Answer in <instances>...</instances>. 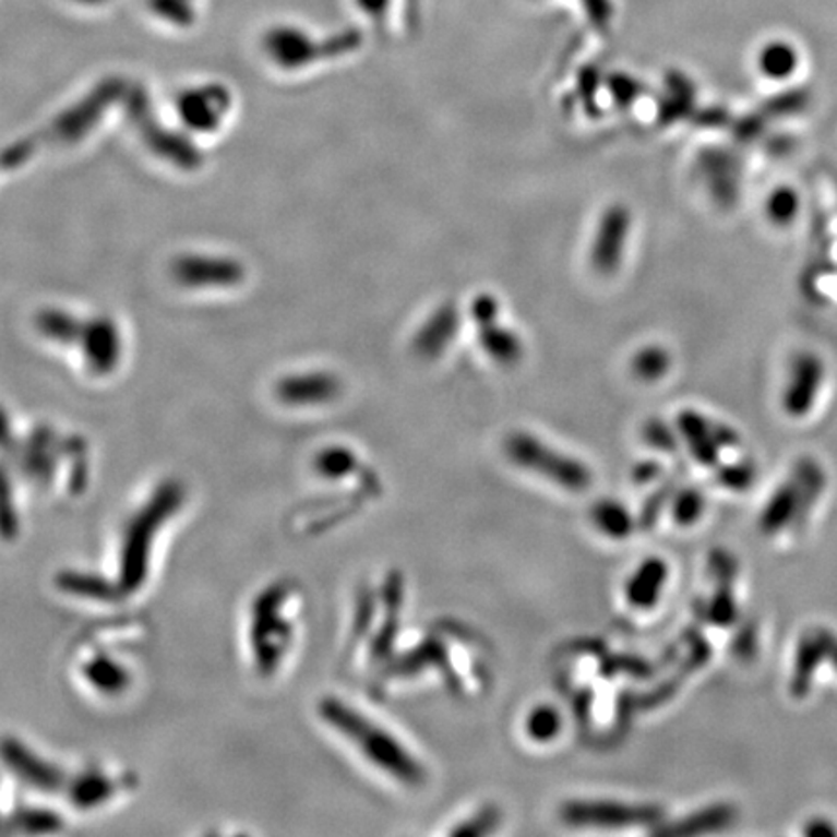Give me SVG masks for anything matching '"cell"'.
<instances>
[{"instance_id": "cell-24", "label": "cell", "mask_w": 837, "mask_h": 837, "mask_svg": "<svg viewBox=\"0 0 837 837\" xmlns=\"http://www.w3.org/2000/svg\"><path fill=\"white\" fill-rule=\"evenodd\" d=\"M804 832L811 834V836H818V834H834V828L828 826V822L816 821L814 824H811L809 828L804 829Z\"/></svg>"}, {"instance_id": "cell-15", "label": "cell", "mask_w": 837, "mask_h": 837, "mask_svg": "<svg viewBox=\"0 0 837 837\" xmlns=\"http://www.w3.org/2000/svg\"><path fill=\"white\" fill-rule=\"evenodd\" d=\"M316 469L322 477L342 479L357 469V458L347 449H328L319 454Z\"/></svg>"}, {"instance_id": "cell-6", "label": "cell", "mask_w": 837, "mask_h": 837, "mask_svg": "<svg viewBox=\"0 0 837 837\" xmlns=\"http://www.w3.org/2000/svg\"><path fill=\"white\" fill-rule=\"evenodd\" d=\"M824 369L814 354H799L793 361L791 382L786 394V409L791 415H803L812 407L821 386Z\"/></svg>"}, {"instance_id": "cell-19", "label": "cell", "mask_w": 837, "mask_h": 837, "mask_svg": "<svg viewBox=\"0 0 837 837\" xmlns=\"http://www.w3.org/2000/svg\"><path fill=\"white\" fill-rule=\"evenodd\" d=\"M702 510H704L702 492L684 491L682 494H679V499L674 501V522L681 524V526H691V524H694V522L700 518Z\"/></svg>"}, {"instance_id": "cell-20", "label": "cell", "mask_w": 837, "mask_h": 837, "mask_svg": "<svg viewBox=\"0 0 837 837\" xmlns=\"http://www.w3.org/2000/svg\"><path fill=\"white\" fill-rule=\"evenodd\" d=\"M712 619H714V622L719 624V626H727V624L733 622L734 603L731 596H729V591H721V594L714 599V603H712Z\"/></svg>"}, {"instance_id": "cell-12", "label": "cell", "mask_w": 837, "mask_h": 837, "mask_svg": "<svg viewBox=\"0 0 837 837\" xmlns=\"http://www.w3.org/2000/svg\"><path fill=\"white\" fill-rule=\"evenodd\" d=\"M681 427L686 432V439L691 444L692 454L706 466H712L717 459V441L712 434L714 429H709L704 423V419L696 414L681 415Z\"/></svg>"}, {"instance_id": "cell-18", "label": "cell", "mask_w": 837, "mask_h": 837, "mask_svg": "<svg viewBox=\"0 0 837 837\" xmlns=\"http://www.w3.org/2000/svg\"><path fill=\"white\" fill-rule=\"evenodd\" d=\"M501 822V812L499 809H483V811L477 812L471 818H467L466 822H462L458 828L452 829L450 834L452 836H485V834H491L499 826Z\"/></svg>"}, {"instance_id": "cell-5", "label": "cell", "mask_w": 837, "mask_h": 837, "mask_svg": "<svg viewBox=\"0 0 837 837\" xmlns=\"http://www.w3.org/2000/svg\"><path fill=\"white\" fill-rule=\"evenodd\" d=\"M276 594L262 596L259 611H256V624L252 631V649L259 659V665H264L262 671L276 669L277 659H282L287 646L291 644V626L285 619H277V607L274 601Z\"/></svg>"}, {"instance_id": "cell-9", "label": "cell", "mask_w": 837, "mask_h": 837, "mask_svg": "<svg viewBox=\"0 0 837 837\" xmlns=\"http://www.w3.org/2000/svg\"><path fill=\"white\" fill-rule=\"evenodd\" d=\"M279 397L291 406H311L316 402H328L336 396L337 384L330 376H294L279 384Z\"/></svg>"}, {"instance_id": "cell-1", "label": "cell", "mask_w": 837, "mask_h": 837, "mask_svg": "<svg viewBox=\"0 0 837 837\" xmlns=\"http://www.w3.org/2000/svg\"><path fill=\"white\" fill-rule=\"evenodd\" d=\"M319 714L337 733L344 734L364 758L382 769L384 774L406 786H421L425 768L414 754L397 741L394 734L376 726L363 712L355 709L344 700L324 698L320 702Z\"/></svg>"}, {"instance_id": "cell-2", "label": "cell", "mask_w": 837, "mask_h": 837, "mask_svg": "<svg viewBox=\"0 0 837 837\" xmlns=\"http://www.w3.org/2000/svg\"><path fill=\"white\" fill-rule=\"evenodd\" d=\"M181 501V492L175 485L162 489L154 499L130 519L121 545V576L124 591H136L147 578L150 553L157 531L162 529L165 519L174 514Z\"/></svg>"}, {"instance_id": "cell-7", "label": "cell", "mask_w": 837, "mask_h": 837, "mask_svg": "<svg viewBox=\"0 0 837 837\" xmlns=\"http://www.w3.org/2000/svg\"><path fill=\"white\" fill-rule=\"evenodd\" d=\"M669 570L661 559H648L639 564L626 584V601L632 609L648 611L661 596Z\"/></svg>"}, {"instance_id": "cell-23", "label": "cell", "mask_w": 837, "mask_h": 837, "mask_svg": "<svg viewBox=\"0 0 837 837\" xmlns=\"http://www.w3.org/2000/svg\"><path fill=\"white\" fill-rule=\"evenodd\" d=\"M657 474H659L657 464H644V466L636 467L634 479H636L638 483H648V481H651Z\"/></svg>"}, {"instance_id": "cell-3", "label": "cell", "mask_w": 837, "mask_h": 837, "mask_svg": "<svg viewBox=\"0 0 837 837\" xmlns=\"http://www.w3.org/2000/svg\"><path fill=\"white\" fill-rule=\"evenodd\" d=\"M506 454L514 464L547 477L566 491H586L591 485V474L582 462L557 452L529 434H512L506 441Z\"/></svg>"}, {"instance_id": "cell-22", "label": "cell", "mask_w": 837, "mask_h": 837, "mask_svg": "<svg viewBox=\"0 0 837 837\" xmlns=\"http://www.w3.org/2000/svg\"><path fill=\"white\" fill-rule=\"evenodd\" d=\"M719 479H721V483L727 485V487L743 489V487L751 483L752 469L746 466L731 467V469H727V471L719 475Z\"/></svg>"}, {"instance_id": "cell-17", "label": "cell", "mask_w": 837, "mask_h": 837, "mask_svg": "<svg viewBox=\"0 0 837 837\" xmlns=\"http://www.w3.org/2000/svg\"><path fill=\"white\" fill-rule=\"evenodd\" d=\"M799 212V196L791 189H779L769 196V222L776 225H787L793 222Z\"/></svg>"}, {"instance_id": "cell-25", "label": "cell", "mask_w": 837, "mask_h": 837, "mask_svg": "<svg viewBox=\"0 0 837 837\" xmlns=\"http://www.w3.org/2000/svg\"><path fill=\"white\" fill-rule=\"evenodd\" d=\"M824 639H826V646H828L829 651L836 656L837 663V639L832 638V634H829V632H824Z\"/></svg>"}, {"instance_id": "cell-16", "label": "cell", "mask_w": 837, "mask_h": 837, "mask_svg": "<svg viewBox=\"0 0 837 837\" xmlns=\"http://www.w3.org/2000/svg\"><path fill=\"white\" fill-rule=\"evenodd\" d=\"M797 494H799V492H797L794 483H787L781 491L777 492L776 499L769 502L768 510H766L764 519H762V524H764V527H766L768 531H772V529H779V526L793 514L791 510H793L794 504L799 502V497H797Z\"/></svg>"}, {"instance_id": "cell-10", "label": "cell", "mask_w": 837, "mask_h": 837, "mask_svg": "<svg viewBox=\"0 0 837 837\" xmlns=\"http://www.w3.org/2000/svg\"><path fill=\"white\" fill-rule=\"evenodd\" d=\"M731 818H733V809L721 804V806H714V809H708V811L694 812L689 818L677 822L674 826L661 829V834H667V836L706 834V832L726 828Z\"/></svg>"}, {"instance_id": "cell-8", "label": "cell", "mask_w": 837, "mask_h": 837, "mask_svg": "<svg viewBox=\"0 0 837 837\" xmlns=\"http://www.w3.org/2000/svg\"><path fill=\"white\" fill-rule=\"evenodd\" d=\"M227 112V97L219 92H190L181 101L182 121L192 129L214 130Z\"/></svg>"}, {"instance_id": "cell-14", "label": "cell", "mask_w": 837, "mask_h": 837, "mask_svg": "<svg viewBox=\"0 0 837 837\" xmlns=\"http://www.w3.org/2000/svg\"><path fill=\"white\" fill-rule=\"evenodd\" d=\"M562 729V717L559 709L549 704H541L529 712L526 719V733L537 743H549L559 737Z\"/></svg>"}, {"instance_id": "cell-21", "label": "cell", "mask_w": 837, "mask_h": 837, "mask_svg": "<svg viewBox=\"0 0 837 837\" xmlns=\"http://www.w3.org/2000/svg\"><path fill=\"white\" fill-rule=\"evenodd\" d=\"M794 62L793 57H789L784 49H777V51L769 52L768 57L764 59V69L768 72L769 76H776L781 79L786 76L789 70H793Z\"/></svg>"}, {"instance_id": "cell-4", "label": "cell", "mask_w": 837, "mask_h": 837, "mask_svg": "<svg viewBox=\"0 0 837 837\" xmlns=\"http://www.w3.org/2000/svg\"><path fill=\"white\" fill-rule=\"evenodd\" d=\"M561 818L574 828L626 829L659 824L663 811L657 804L572 799L562 804Z\"/></svg>"}, {"instance_id": "cell-13", "label": "cell", "mask_w": 837, "mask_h": 837, "mask_svg": "<svg viewBox=\"0 0 837 837\" xmlns=\"http://www.w3.org/2000/svg\"><path fill=\"white\" fill-rule=\"evenodd\" d=\"M826 651H824L821 632L816 638H812V636L803 638L801 648H799V657H797V671H794L793 679L794 694H803L804 691H809L812 673H814V669Z\"/></svg>"}, {"instance_id": "cell-11", "label": "cell", "mask_w": 837, "mask_h": 837, "mask_svg": "<svg viewBox=\"0 0 837 837\" xmlns=\"http://www.w3.org/2000/svg\"><path fill=\"white\" fill-rule=\"evenodd\" d=\"M591 518L596 522L601 534L613 537V539H624L634 531V519H632L631 512L624 509L621 502H597L591 510Z\"/></svg>"}]
</instances>
